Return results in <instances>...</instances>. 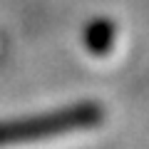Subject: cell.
Returning a JSON list of instances; mask_svg holds the SVG:
<instances>
[{
    "label": "cell",
    "mask_w": 149,
    "mask_h": 149,
    "mask_svg": "<svg viewBox=\"0 0 149 149\" xmlns=\"http://www.w3.org/2000/svg\"><path fill=\"white\" fill-rule=\"evenodd\" d=\"M104 109L95 102H82L65 109H55L47 114L27 117L20 122H3L0 124V147H15V144H30L40 139L55 137V134H70L80 129H92L102 124Z\"/></svg>",
    "instance_id": "6da1fadb"
},
{
    "label": "cell",
    "mask_w": 149,
    "mask_h": 149,
    "mask_svg": "<svg viewBox=\"0 0 149 149\" xmlns=\"http://www.w3.org/2000/svg\"><path fill=\"white\" fill-rule=\"evenodd\" d=\"M114 32L117 30H114V25H112L109 20H97V22H92V25L87 27L85 42L95 55H104V52H109L112 45H114Z\"/></svg>",
    "instance_id": "7a4b0ae2"
}]
</instances>
